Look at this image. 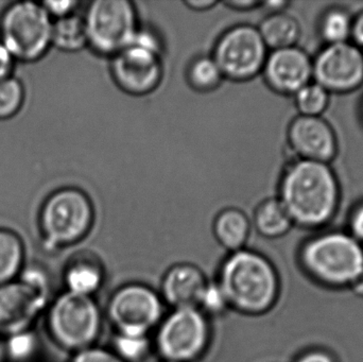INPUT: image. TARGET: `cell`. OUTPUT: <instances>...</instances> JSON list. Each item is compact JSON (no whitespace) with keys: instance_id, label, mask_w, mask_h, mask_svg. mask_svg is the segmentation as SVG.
I'll list each match as a JSON object with an SVG mask.
<instances>
[{"instance_id":"1","label":"cell","mask_w":363,"mask_h":362,"mask_svg":"<svg viewBox=\"0 0 363 362\" xmlns=\"http://www.w3.org/2000/svg\"><path fill=\"white\" fill-rule=\"evenodd\" d=\"M279 199L294 225L322 227L330 222L338 210V179L330 164L300 159L284 174Z\"/></svg>"},{"instance_id":"2","label":"cell","mask_w":363,"mask_h":362,"mask_svg":"<svg viewBox=\"0 0 363 362\" xmlns=\"http://www.w3.org/2000/svg\"><path fill=\"white\" fill-rule=\"evenodd\" d=\"M228 308L247 317L267 314L279 295V278L273 264L256 251L230 253L216 280Z\"/></svg>"},{"instance_id":"3","label":"cell","mask_w":363,"mask_h":362,"mask_svg":"<svg viewBox=\"0 0 363 362\" xmlns=\"http://www.w3.org/2000/svg\"><path fill=\"white\" fill-rule=\"evenodd\" d=\"M95 221L89 196L79 188L64 187L48 196L40 206L38 229L45 248L59 251L84 239Z\"/></svg>"},{"instance_id":"4","label":"cell","mask_w":363,"mask_h":362,"mask_svg":"<svg viewBox=\"0 0 363 362\" xmlns=\"http://www.w3.org/2000/svg\"><path fill=\"white\" fill-rule=\"evenodd\" d=\"M46 312L49 335L62 350L74 354L96 346L104 318L95 297L65 290L51 300Z\"/></svg>"},{"instance_id":"5","label":"cell","mask_w":363,"mask_h":362,"mask_svg":"<svg viewBox=\"0 0 363 362\" xmlns=\"http://www.w3.org/2000/svg\"><path fill=\"white\" fill-rule=\"evenodd\" d=\"M52 26L42 2H12L0 15V43L14 61L33 63L52 46Z\"/></svg>"},{"instance_id":"6","label":"cell","mask_w":363,"mask_h":362,"mask_svg":"<svg viewBox=\"0 0 363 362\" xmlns=\"http://www.w3.org/2000/svg\"><path fill=\"white\" fill-rule=\"evenodd\" d=\"M301 261L311 276L330 286H351L363 274V249L349 234L334 232L309 240Z\"/></svg>"},{"instance_id":"7","label":"cell","mask_w":363,"mask_h":362,"mask_svg":"<svg viewBox=\"0 0 363 362\" xmlns=\"http://www.w3.org/2000/svg\"><path fill=\"white\" fill-rule=\"evenodd\" d=\"M50 302V280L38 268L0 286V339L27 334Z\"/></svg>"},{"instance_id":"8","label":"cell","mask_w":363,"mask_h":362,"mask_svg":"<svg viewBox=\"0 0 363 362\" xmlns=\"http://www.w3.org/2000/svg\"><path fill=\"white\" fill-rule=\"evenodd\" d=\"M211 339L208 316L199 308H184L164 316L153 344L163 361L194 362L206 353Z\"/></svg>"},{"instance_id":"9","label":"cell","mask_w":363,"mask_h":362,"mask_svg":"<svg viewBox=\"0 0 363 362\" xmlns=\"http://www.w3.org/2000/svg\"><path fill=\"white\" fill-rule=\"evenodd\" d=\"M87 46L102 55L114 57L133 43L140 29L138 10L128 0H97L85 10Z\"/></svg>"},{"instance_id":"10","label":"cell","mask_w":363,"mask_h":362,"mask_svg":"<svg viewBox=\"0 0 363 362\" xmlns=\"http://www.w3.org/2000/svg\"><path fill=\"white\" fill-rule=\"evenodd\" d=\"M163 299L147 285L131 283L119 287L108 300L106 318L116 335L149 337L164 318Z\"/></svg>"},{"instance_id":"11","label":"cell","mask_w":363,"mask_h":362,"mask_svg":"<svg viewBox=\"0 0 363 362\" xmlns=\"http://www.w3.org/2000/svg\"><path fill=\"white\" fill-rule=\"evenodd\" d=\"M268 55V48L257 28L238 25L221 34L211 57L224 78L243 82L262 72Z\"/></svg>"},{"instance_id":"12","label":"cell","mask_w":363,"mask_h":362,"mask_svg":"<svg viewBox=\"0 0 363 362\" xmlns=\"http://www.w3.org/2000/svg\"><path fill=\"white\" fill-rule=\"evenodd\" d=\"M315 82L328 93L347 94L363 84V52L353 43L326 45L313 62Z\"/></svg>"},{"instance_id":"13","label":"cell","mask_w":363,"mask_h":362,"mask_svg":"<svg viewBox=\"0 0 363 362\" xmlns=\"http://www.w3.org/2000/svg\"><path fill=\"white\" fill-rule=\"evenodd\" d=\"M111 72L125 93L144 96L152 93L163 80L162 53L131 44L112 57Z\"/></svg>"},{"instance_id":"14","label":"cell","mask_w":363,"mask_h":362,"mask_svg":"<svg viewBox=\"0 0 363 362\" xmlns=\"http://www.w3.org/2000/svg\"><path fill=\"white\" fill-rule=\"evenodd\" d=\"M288 142L301 159L330 164L338 153L332 125L321 116L298 115L288 128Z\"/></svg>"},{"instance_id":"15","label":"cell","mask_w":363,"mask_h":362,"mask_svg":"<svg viewBox=\"0 0 363 362\" xmlns=\"http://www.w3.org/2000/svg\"><path fill=\"white\" fill-rule=\"evenodd\" d=\"M264 81L281 95H296L313 78V61L298 47L273 50L264 63Z\"/></svg>"},{"instance_id":"16","label":"cell","mask_w":363,"mask_h":362,"mask_svg":"<svg viewBox=\"0 0 363 362\" xmlns=\"http://www.w3.org/2000/svg\"><path fill=\"white\" fill-rule=\"evenodd\" d=\"M203 270L191 263H179L164 273L160 295L172 310L199 308L208 286Z\"/></svg>"},{"instance_id":"17","label":"cell","mask_w":363,"mask_h":362,"mask_svg":"<svg viewBox=\"0 0 363 362\" xmlns=\"http://www.w3.org/2000/svg\"><path fill=\"white\" fill-rule=\"evenodd\" d=\"M66 291L95 297L106 280L104 264L93 253L81 252L69 259L63 273Z\"/></svg>"},{"instance_id":"18","label":"cell","mask_w":363,"mask_h":362,"mask_svg":"<svg viewBox=\"0 0 363 362\" xmlns=\"http://www.w3.org/2000/svg\"><path fill=\"white\" fill-rule=\"evenodd\" d=\"M251 230L252 223L247 215L234 208L221 210L216 216L213 225L216 240L230 253L245 249Z\"/></svg>"},{"instance_id":"19","label":"cell","mask_w":363,"mask_h":362,"mask_svg":"<svg viewBox=\"0 0 363 362\" xmlns=\"http://www.w3.org/2000/svg\"><path fill=\"white\" fill-rule=\"evenodd\" d=\"M257 29L267 48L272 51L296 46L300 40V23L285 11L270 13L262 19Z\"/></svg>"},{"instance_id":"20","label":"cell","mask_w":363,"mask_h":362,"mask_svg":"<svg viewBox=\"0 0 363 362\" xmlns=\"http://www.w3.org/2000/svg\"><path fill=\"white\" fill-rule=\"evenodd\" d=\"M253 225L260 236L275 239L286 235L294 223L281 200L270 198L262 201L256 208Z\"/></svg>"},{"instance_id":"21","label":"cell","mask_w":363,"mask_h":362,"mask_svg":"<svg viewBox=\"0 0 363 362\" xmlns=\"http://www.w3.org/2000/svg\"><path fill=\"white\" fill-rule=\"evenodd\" d=\"M25 256V244L18 234L0 229V286L21 276Z\"/></svg>"},{"instance_id":"22","label":"cell","mask_w":363,"mask_h":362,"mask_svg":"<svg viewBox=\"0 0 363 362\" xmlns=\"http://www.w3.org/2000/svg\"><path fill=\"white\" fill-rule=\"evenodd\" d=\"M52 46L64 52H78L87 46L86 28L81 15L74 13L55 19L52 26Z\"/></svg>"},{"instance_id":"23","label":"cell","mask_w":363,"mask_h":362,"mask_svg":"<svg viewBox=\"0 0 363 362\" xmlns=\"http://www.w3.org/2000/svg\"><path fill=\"white\" fill-rule=\"evenodd\" d=\"M224 77L213 57L201 55L190 62L187 80L190 86L198 91H211L221 84Z\"/></svg>"},{"instance_id":"24","label":"cell","mask_w":363,"mask_h":362,"mask_svg":"<svg viewBox=\"0 0 363 362\" xmlns=\"http://www.w3.org/2000/svg\"><path fill=\"white\" fill-rule=\"evenodd\" d=\"M351 15L341 8L326 11L320 23V34L328 45L349 42L352 30Z\"/></svg>"},{"instance_id":"25","label":"cell","mask_w":363,"mask_h":362,"mask_svg":"<svg viewBox=\"0 0 363 362\" xmlns=\"http://www.w3.org/2000/svg\"><path fill=\"white\" fill-rule=\"evenodd\" d=\"M296 108L303 116H321L330 103V93L321 85L311 82L294 95Z\"/></svg>"},{"instance_id":"26","label":"cell","mask_w":363,"mask_h":362,"mask_svg":"<svg viewBox=\"0 0 363 362\" xmlns=\"http://www.w3.org/2000/svg\"><path fill=\"white\" fill-rule=\"evenodd\" d=\"M25 101V89L18 79L11 76L0 81V120L12 118Z\"/></svg>"},{"instance_id":"27","label":"cell","mask_w":363,"mask_h":362,"mask_svg":"<svg viewBox=\"0 0 363 362\" xmlns=\"http://www.w3.org/2000/svg\"><path fill=\"white\" fill-rule=\"evenodd\" d=\"M148 337H128L116 335L114 352L123 361L132 362L138 361L146 354L149 346Z\"/></svg>"},{"instance_id":"28","label":"cell","mask_w":363,"mask_h":362,"mask_svg":"<svg viewBox=\"0 0 363 362\" xmlns=\"http://www.w3.org/2000/svg\"><path fill=\"white\" fill-rule=\"evenodd\" d=\"M200 310L206 316H209V315L218 316V315H222L226 310H230L228 303H226L225 298H224L223 293H222L221 289L219 288L216 281L215 282H209L204 297H203L202 302H201Z\"/></svg>"},{"instance_id":"29","label":"cell","mask_w":363,"mask_h":362,"mask_svg":"<svg viewBox=\"0 0 363 362\" xmlns=\"http://www.w3.org/2000/svg\"><path fill=\"white\" fill-rule=\"evenodd\" d=\"M70 362H127L110 349L94 346L72 354Z\"/></svg>"},{"instance_id":"30","label":"cell","mask_w":363,"mask_h":362,"mask_svg":"<svg viewBox=\"0 0 363 362\" xmlns=\"http://www.w3.org/2000/svg\"><path fill=\"white\" fill-rule=\"evenodd\" d=\"M43 6L46 9L51 18H62V17L68 16V15L77 13L80 2L78 1H45L42 2Z\"/></svg>"},{"instance_id":"31","label":"cell","mask_w":363,"mask_h":362,"mask_svg":"<svg viewBox=\"0 0 363 362\" xmlns=\"http://www.w3.org/2000/svg\"><path fill=\"white\" fill-rule=\"evenodd\" d=\"M351 235L358 242H363V203L359 204L352 213L350 219Z\"/></svg>"},{"instance_id":"32","label":"cell","mask_w":363,"mask_h":362,"mask_svg":"<svg viewBox=\"0 0 363 362\" xmlns=\"http://www.w3.org/2000/svg\"><path fill=\"white\" fill-rule=\"evenodd\" d=\"M14 59L11 57L4 45L0 43V81L12 76L13 66H14Z\"/></svg>"},{"instance_id":"33","label":"cell","mask_w":363,"mask_h":362,"mask_svg":"<svg viewBox=\"0 0 363 362\" xmlns=\"http://www.w3.org/2000/svg\"><path fill=\"white\" fill-rule=\"evenodd\" d=\"M351 38L353 44L357 47H363V11L352 21Z\"/></svg>"},{"instance_id":"34","label":"cell","mask_w":363,"mask_h":362,"mask_svg":"<svg viewBox=\"0 0 363 362\" xmlns=\"http://www.w3.org/2000/svg\"><path fill=\"white\" fill-rule=\"evenodd\" d=\"M296 362H335L334 358L323 351H311L298 357Z\"/></svg>"},{"instance_id":"35","label":"cell","mask_w":363,"mask_h":362,"mask_svg":"<svg viewBox=\"0 0 363 362\" xmlns=\"http://www.w3.org/2000/svg\"><path fill=\"white\" fill-rule=\"evenodd\" d=\"M262 4H264V2L254 1V0H247V1H243V0H235V1L225 2L226 6L238 11L253 10V9L257 8V6H262Z\"/></svg>"},{"instance_id":"36","label":"cell","mask_w":363,"mask_h":362,"mask_svg":"<svg viewBox=\"0 0 363 362\" xmlns=\"http://www.w3.org/2000/svg\"><path fill=\"white\" fill-rule=\"evenodd\" d=\"M186 6L189 9H192V10L196 11H205L208 10V9L213 8L217 4L216 1H209V0H206V1H196V0H190V1L185 2Z\"/></svg>"},{"instance_id":"37","label":"cell","mask_w":363,"mask_h":362,"mask_svg":"<svg viewBox=\"0 0 363 362\" xmlns=\"http://www.w3.org/2000/svg\"><path fill=\"white\" fill-rule=\"evenodd\" d=\"M288 2L285 1H271L267 2V4H262V6H268L270 13L284 12L286 6H288Z\"/></svg>"},{"instance_id":"38","label":"cell","mask_w":363,"mask_h":362,"mask_svg":"<svg viewBox=\"0 0 363 362\" xmlns=\"http://www.w3.org/2000/svg\"><path fill=\"white\" fill-rule=\"evenodd\" d=\"M351 289L356 295L363 298V274L351 285Z\"/></svg>"},{"instance_id":"39","label":"cell","mask_w":363,"mask_h":362,"mask_svg":"<svg viewBox=\"0 0 363 362\" xmlns=\"http://www.w3.org/2000/svg\"><path fill=\"white\" fill-rule=\"evenodd\" d=\"M4 339H0V362H9L10 361V354H9L6 344L2 341Z\"/></svg>"},{"instance_id":"40","label":"cell","mask_w":363,"mask_h":362,"mask_svg":"<svg viewBox=\"0 0 363 362\" xmlns=\"http://www.w3.org/2000/svg\"><path fill=\"white\" fill-rule=\"evenodd\" d=\"M362 120H363V101H362Z\"/></svg>"},{"instance_id":"41","label":"cell","mask_w":363,"mask_h":362,"mask_svg":"<svg viewBox=\"0 0 363 362\" xmlns=\"http://www.w3.org/2000/svg\"><path fill=\"white\" fill-rule=\"evenodd\" d=\"M163 362H166V361H163Z\"/></svg>"}]
</instances>
